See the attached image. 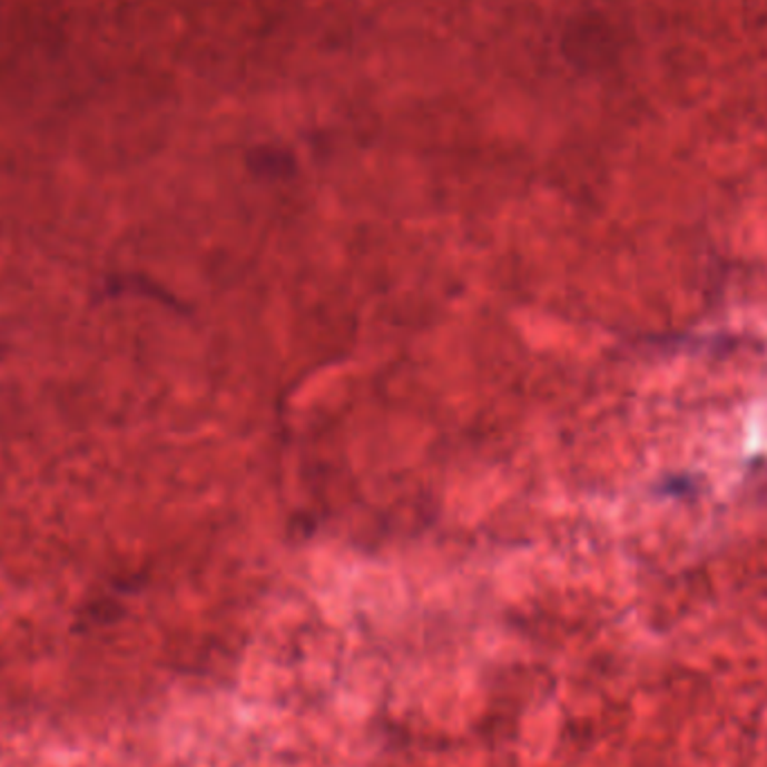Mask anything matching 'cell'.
Here are the masks:
<instances>
[{
	"label": "cell",
	"mask_w": 767,
	"mask_h": 767,
	"mask_svg": "<svg viewBox=\"0 0 767 767\" xmlns=\"http://www.w3.org/2000/svg\"><path fill=\"white\" fill-rule=\"evenodd\" d=\"M660 490L671 496H682L696 492V481L689 476H671L669 481H665V485H660Z\"/></svg>",
	"instance_id": "6da1fadb"
}]
</instances>
